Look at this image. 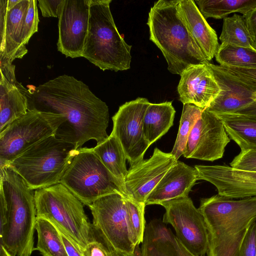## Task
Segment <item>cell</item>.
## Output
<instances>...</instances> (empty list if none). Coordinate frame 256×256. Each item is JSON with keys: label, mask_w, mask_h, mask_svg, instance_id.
Returning <instances> with one entry per match:
<instances>
[{"label": "cell", "mask_w": 256, "mask_h": 256, "mask_svg": "<svg viewBox=\"0 0 256 256\" xmlns=\"http://www.w3.org/2000/svg\"><path fill=\"white\" fill-rule=\"evenodd\" d=\"M27 96L28 110L64 116L66 121L56 136L73 144L76 149L90 140L100 144L108 136V106L72 76L64 74L50 80L28 90Z\"/></svg>", "instance_id": "6da1fadb"}, {"label": "cell", "mask_w": 256, "mask_h": 256, "mask_svg": "<svg viewBox=\"0 0 256 256\" xmlns=\"http://www.w3.org/2000/svg\"><path fill=\"white\" fill-rule=\"evenodd\" d=\"M198 209L208 232L206 256H238L248 230L256 222V196L234 200L217 194L202 198Z\"/></svg>", "instance_id": "7a4b0ae2"}, {"label": "cell", "mask_w": 256, "mask_h": 256, "mask_svg": "<svg viewBox=\"0 0 256 256\" xmlns=\"http://www.w3.org/2000/svg\"><path fill=\"white\" fill-rule=\"evenodd\" d=\"M0 181L6 208L5 223L0 228V244L13 256H30L35 250L37 218L34 190L8 166L0 168Z\"/></svg>", "instance_id": "3957f363"}, {"label": "cell", "mask_w": 256, "mask_h": 256, "mask_svg": "<svg viewBox=\"0 0 256 256\" xmlns=\"http://www.w3.org/2000/svg\"><path fill=\"white\" fill-rule=\"evenodd\" d=\"M180 0H160L148 13L150 40L161 50L168 69L180 75L192 65L206 62L190 34L178 9Z\"/></svg>", "instance_id": "277c9868"}, {"label": "cell", "mask_w": 256, "mask_h": 256, "mask_svg": "<svg viewBox=\"0 0 256 256\" xmlns=\"http://www.w3.org/2000/svg\"><path fill=\"white\" fill-rule=\"evenodd\" d=\"M112 0H90L82 57L102 70L130 68L132 46L120 34L112 14Z\"/></svg>", "instance_id": "5b68a950"}, {"label": "cell", "mask_w": 256, "mask_h": 256, "mask_svg": "<svg viewBox=\"0 0 256 256\" xmlns=\"http://www.w3.org/2000/svg\"><path fill=\"white\" fill-rule=\"evenodd\" d=\"M80 148L54 134L33 145L4 166L12 168L36 190L60 183Z\"/></svg>", "instance_id": "8992f818"}, {"label": "cell", "mask_w": 256, "mask_h": 256, "mask_svg": "<svg viewBox=\"0 0 256 256\" xmlns=\"http://www.w3.org/2000/svg\"><path fill=\"white\" fill-rule=\"evenodd\" d=\"M36 216L51 222L83 250L96 240L83 203L61 183L34 190Z\"/></svg>", "instance_id": "52a82bcc"}, {"label": "cell", "mask_w": 256, "mask_h": 256, "mask_svg": "<svg viewBox=\"0 0 256 256\" xmlns=\"http://www.w3.org/2000/svg\"><path fill=\"white\" fill-rule=\"evenodd\" d=\"M60 183L87 206L98 198L112 193H120L128 198L119 182L92 148L79 149Z\"/></svg>", "instance_id": "ba28073f"}, {"label": "cell", "mask_w": 256, "mask_h": 256, "mask_svg": "<svg viewBox=\"0 0 256 256\" xmlns=\"http://www.w3.org/2000/svg\"><path fill=\"white\" fill-rule=\"evenodd\" d=\"M66 121L62 114L28 110L0 132V167L36 144L56 134Z\"/></svg>", "instance_id": "9c48e42d"}, {"label": "cell", "mask_w": 256, "mask_h": 256, "mask_svg": "<svg viewBox=\"0 0 256 256\" xmlns=\"http://www.w3.org/2000/svg\"><path fill=\"white\" fill-rule=\"evenodd\" d=\"M126 198L120 193L102 196L89 204L92 226L102 242L115 252L134 254L128 225Z\"/></svg>", "instance_id": "30bf717a"}, {"label": "cell", "mask_w": 256, "mask_h": 256, "mask_svg": "<svg viewBox=\"0 0 256 256\" xmlns=\"http://www.w3.org/2000/svg\"><path fill=\"white\" fill-rule=\"evenodd\" d=\"M160 205L166 210L162 221L172 226L178 240L195 255L204 256L208 246V232L204 216L191 198H178Z\"/></svg>", "instance_id": "8fae6325"}, {"label": "cell", "mask_w": 256, "mask_h": 256, "mask_svg": "<svg viewBox=\"0 0 256 256\" xmlns=\"http://www.w3.org/2000/svg\"><path fill=\"white\" fill-rule=\"evenodd\" d=\"M150 102L148 99L138 98L120 106L112 116V132L120 142L130 166L144 160L150 146L143 132V118Z\"/></svg>", "instance_id": "7c38bea8"}, {"label": "cell", "mask_w": 256, "mask_h": 256, "mask_svg": "<svg viewBox=\"0 0 256 256\" xmlns=\"http://www.w3.org/2000/svg\"><path fill=\"white\" fill-rule=\"evenodd\" d=\"M230 140L220 120L204 109L190 133L183 156L213 162L222 158Z\"/></svg>", "instance_id": "4fadbf2b"}, {"label": "cell", "mask_w": 256, "mask_h": 256, "mask_svg": "<svg viewBox=\"0 0 256 256\" xmlns=\"http://www.w3.org/2000/svg\"><path fill=\"white\" fill-rule=\"evenodd\" d=\"M90 0H64L58 16V50L66 57H82Z\"/></svg>", "instance_id": "5bb4252c"}, {"label": "cell", "mask_w": 256, "mask_h": 256, "mask_svg": "<svg viewBox=\"0 0 256 256\" xmlns=\"http://www.w3.org/2000/svg\"><path fill=\"white\" fill-rule=\"evenodd\" d=\"M177 160L170 152L156 148L150 158L130 166L124 182L128 198L146 204L150 194Z\"/></svg>", "instance_id": "9a60e30c"}, {"label": "cell", "mask_w": 256, "mask_h": 256, "mask_svg": "<svg viewBox=\"0 0 256 256\" xmlns=\"http://www.w3.org/2000/svg\"><path fill=\"white\" fill-rule=\"evenodd\" d=\"M220 92L205 109L216 115L234 114L256 101V90L220 65L206 62Z\"/></svg>", "instance_id": "2e32d148"}, {"label": "cell", "mask_w": 256, "mask_h": 256, "mask_svg": "<svg viewBox=\"0 0 256 256\" xmlns=\"http://www.w3.org/2000/svg\"><path fill=\"white\" fill-rule=\"evenodd\" d=\"M199 180L216 188L218 194L232 198L256 196V172L242 170L224 165H196Z\"/></svg>", "instance_id": "e0dca14e"}, {"label": "cell", "mask_w": 256, "mask_h": 256, "mask_svg": "<svg viewBox=\"0 0 256 256\" xmlns=\"http://www.w3.org/2000/svg\"><path fill=\"white\" fill-rule=\"evenodd\" d=\"M206 62L191 66L180 75L178 92L184 104L204 110L220 94V89Z\"/></svg>", "instance_id": "ac0fdd59"}, {"label": "cell", "mask_w": 256, "mask_h": 256, "mask_svg": "<svg viewBox=\"0 0 256 256\" xmlns=\"http://www.w3.org/2000/svg\"><path fill=\"white\" fill-rule=\"evenodd\" d=\"M198 180L199 178L196 168L178 160L150 194L146 205L160 204L176 198L188 196Z\"/></svg>", "instance_id": "d6986e66"}, {"label": "cell", "mask_w": 256, "mask_h": 256, "mask_svg": "<svg viewBox=\"0 0 256 256\" xmlns=\"http://www.w3.org/2000/svg\"><path fill=\"white\" fill-rule=\"evenodd\" d=\"M8 0H0V54L12 60L22 58L27 52L22 46L20 28L30 0H21L14 8L7 10Z\"/></svg>", "instance_id": "ffe728a7"}, {"label": "cell", "mask_w": 256, "mask_h": 256, "mask_svg": "<svg viewBox=\"0 0 256 256\" xmlns=\"http://www.w3.org/2000/svg\"><path fill=\"white\" fill-rule=\"evenodd\" d=\"M178 9L192 38L209 62L215 56L220 45L216 32L202 14L194 0H180Z\"/></svg>", "instance_id": "44dd1931"}, {"label": "cell", "mask_w": 256, "mask_h": 256, "mask_svg": "<svg viewBox=\"0 0 256 256\" xmlns=\"http://www.w3.org/2000/svg\"><path fill=\"white\" fill-rule=\"evenodd\" d=\"M141 256H197L188 250L162 221L146 225Z\"/></svg>", "instance_id": "7402d4cb"}, {"label": "cell", "mask_w": 256, "mask_h": 256, "mask_svg": "<svg viewBox=\"0 0 256 256\" xmlns=\"http://www.w3.org/2000/svg\"><path fill=\"white\" fill-rule=\"evenodd\" d=\"M28 90L0 80V132L28 110Z\"/></svg>", "instance_id": "603a6c76"}, {"label": "cell", "mask_w": 256, "mask_h": 256, "mask_svg": "<svg viewBox=\"0 0 256 256\" xmlns=\"http://www.w3.org/2000/svg\"><path fill=\"white\" fill-rule=\"evenodd\" d=\"M176 110L172 102L150 103L143 118V132L150 145L166 134L173 125Z\"/></svg>", "instance_id": "cb8c5ba5"}, {"label": "cell", "mask_w": 256, "mask_h": 256, "mask_svg": "<svg viewBox=\"0 0 256 256\" xmlns=\"http://www.w3.org/2000/svg\"><path fill=\"white\" fill-rule=\"evenodd\" d=\"M216 116L222 122L230 138L241 150L256 149V118L238 114Z\"/></svg>", "instance_id": "d4e9b609"}, {"label": "cell", "mask_w": 256, "mask_h": 256, "mask_svg": "<svg viewBox=\"0 0 256 256\" xmlns=\"http://www.w3.org/2000/svg\"><path fill=\"white\" fill-rule=\"evenodd\" d=\"M92 149L125 192L124 182L128 172L126 164L127 158L118 140L111 133L105 140Z\"/></svg>", "instance_id": "484cf974"}, {"label": "cell", "mask_w": 256, "mask_h": 256, "mask_svg": "<svg viewBox=\"0 0 256 256\" xmlns=\"http://www.w3.org/2000/svg\"><path fill=\"white\" fill-rule=\"evenodd\" d=\"M35 230L38 242L35 250L43 256H68L60 230L50 221L36 218Z\"/></svg>", "instance_id": "4316f807"}, {"label": "cell", "mask_w": 256, "mask_h": 256, "mask_svg": "<svg viewBox=\"0 0 256 256\" xmlns=\"http://www.w3.org/2000/svg\"><path fill=\"white\" fill-rule=\"evenodd\" d=\"M194 2L205 19H224L234 12L244 15L256 8V0H196Z\"/></svg>", "instance_id": "83f0119b"}, {"label": "cell", "mask_w": 256, "mask_h": 256, "mask_svg": "<svg viewBox=\"0 0 256 256\" xmlns=\"http://www.w3.org/2000/svg\"><path fill=\"white\" fill-rule=\"evenodd\" d=\"M222 66L256 68V50L221 44L215 54Z\"/></svg>", "instance_id": "f1b7e54d"}, {"label": "cell", "mask_w": 256, "mask_h": 256, "mask_svg": "<svg viewBox=\"0 0 256 256\" xmlns=\"http://www.w3.org/2000/svg\"><path fill=\"white\" fill-rule=\"evenodd\" d=\"M223 20L222 31L220 36L222 44L254 48L242 16L234 14Z\"/></svg>", "instance_id": "f546056e"}, {"label": "cell", "mask_w": 256, "mask_h": 256, "mask_svg": "<svg viewBox=\"0 0 256 256\" xmlns=\"http://www.w3.org/2000/svg\"><path fill=\"white\" fill-rule=\"evenodd\" d=\"M202 110L192 104H184L176 139L170 152L176 160L184 154L190 133Z\"/></svg>", "instance_id": "4dcf8cb0"}, {"label": "cell", "mask_w": 256, "mask_h": 256, "mask_svg": "<svg viewBox=\"0 0 256 256\" xmlns=\"http://www.w3.org/2000/svg\"><path fill=\"white\" fill-rule=\"evenodd\" d=\"M128 210V225L132 240L134 246L143 241L146 228L144 218L145 204L139 203L126 198Z\"/></svg>", "instance_id": "1f68e13d"}, {"label": "cell", "mask_w": 256, "mask_h": 256, "mask_svg": "<svg viewBox=\"0 0 256 256\" xmlns=\"http://www.w3.org/2000/svg\"><path fill=\"white\" fill-rule=\"evenodd\" d=\"M37 0H30L21 24L20 40L22 46H26L30 38L38 30L39 22Z\"/></svg>", "instance_id": "d6a6232c"}, {"label": "cell", "mask_w": 256, "mask_h": 256, "mask_svg": "<svg viewBox=\"0 0 256 256\" xmlns=\"http://www.w3.org/2000/svg\"><path fill=\"white\" fill-rule=\"evenodd\" d=\"M230 166L237 170L256 172V149L241 150Z\"/></svg>", "instance_id": "836d02e7"}, {"label": "cell", "mask_w": 256, "mask_h": 256, "mask_svg": "<svg viewBox=\"0 0 256 256\" xmlns=\"http://www.w3.org/2000/svg\"><path fill=\"white\" fill-rule=\"evenodd\" d=\"M238 256H256V222L248 230Z\"/></svg>", "instance_id": "e575fe53"}, {"label": "cell", "mask_w": 256, "mask_h": 256, "mask_svg": "<svg viewBox=\"0 0 256 256\" xmlns=\"http://www.w3.org/2000/svg\"><path fill=\"white\" fill-rule=\"evenodd\" d=\"M13 60L0 54V79L14 86H18L20 84L15 76V66L12 64Z\"/></svg>", "instance_id": "d590c367"}, {"label": "cell", "mask_w": 256, "mask_h": 256, "mask_svg": "<svg viewBox=\"0 0 256 256\" xmlns=\"http://www.w3.org/2000/svg\"><path fill=\"white\" fill-rule=\"evenodd\" d=\"M116 253L96 239L88 243L83 250L84 256H116Z\"/></svg>", "instance_id": "8d00e7d4"}, {"label": "cell", "mask_w": 256, "mask_h": 256, "mask_svg": "<svg viewBox=\"0 0 256 256\" xmlns=\"http://www.w3.org/2000/svg\"><path fill=\"white\" fill-rule=\"evenodd\" d=\"M256 90V68L222 66Z\"/></svg>", "instance_id": "74e56055"}, {"label": "cell", "mask_w": 256, "mask_h": 256, "mask_svg": "<svg viewBox=\"0 0 256 256\" xmlns=\"http://www.w3.org/2000/svg\"><path fill=\"white\" fill-rule=\"evenodd\" d=\"M38 7L44 17H58L64 0H38Z\"/></svg>", "instance_id": "f35d334b"}, {"label": "cell", "mask_w": 256, "mask_h": 256, "mask_svg": "<svg viewBox=\"0 0 256 256\" xmlns=\"http://www.w3.org/2000/svg\"><path fill=\"white\" fill-rule=\"evenodd\" d=\"M242 16L252 40L254 48L256 50V8Z\"/></svg>", "instance_id": "ab89813d"}, {"label": "cell", "mask_w": 256, "mask_h": 256, "mask_svg": "<svg viewBox=\"0 0 256 256\" xmlns=\"http://www.w3.org/2000/svg\"><path fill=\"white\" fill-rule=\"evenodd\" d=\"M68 256H84L80 248L64 232L60 230Z\"/></svg>", "instance_id": "60d3db41"}, {"label": "cell", "mask_w": 256, "mask_h": 256, "mask_svg": "<svg viewBox=\"0 0 256 256\" xmlns=\"http://www.w3.org/2000/svg\"><path fill=\"white\" fill-rule=\"evenodd\" d=\"M234 114L246 115L256 118V101L239 110Z\"/></svg>", "instance_id": "b9f144b4"}, {"label": "cell", "mask_w": 256, "mask_h": 256, "mask_svg": "<svg viewBox=\"0 0 256 256\" xmlns=\"http://www.w3.org/2000/svg\"><path fill=\"white\" fill-rule=\"evenodd\" d=\"M21 0H8L7 10H10L14 8Z\"/></svg>", "instance_id": "7bdbcfd3"}, {"label": "cell", "mask_w": 256, "mask_h": 256, "mask_svg": "<svg viewBox=\"0 0 256 256\" xmlns=\"http://www.w3.org/2000/svg\"><path fill=\"white\" fill-rule=\"evenodd\" d=\"M116 256H141V251L136 252L135 250L134 254H126L124 252H116Z\"/></svg>", "instance_id": "ee69618b"}, {"label": "cell", "mask_w": 256, "mask_h": 256, "mask_svg": "<svg viewBox=\"0 0 256 256\" xmlns=\"http://www.w3.org/2000/svg\"><path fill=\"white\" fill-rule=\"evenodd\" d=\"M0 256H13L6 248L0 244Z\"/></svg>", "instance_id": "f6af8a7d"}]
</instances>
